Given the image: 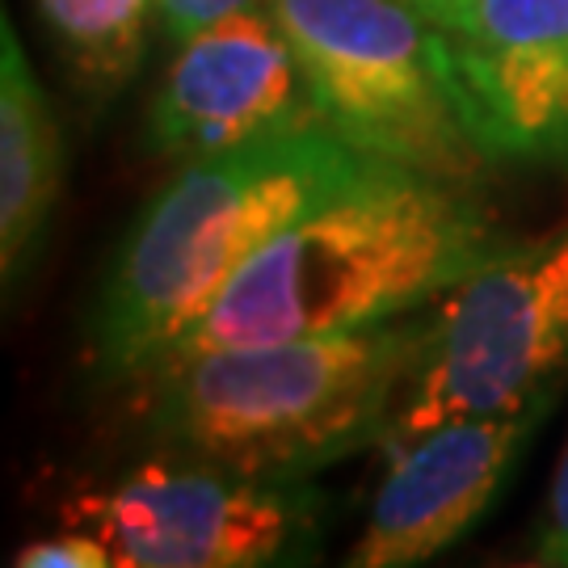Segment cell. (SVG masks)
Instances as JSON below:
<instances>
[{"label":"cell","instance_id":"13","mask_svg":"<svg viewBox=\"0 0 568 568\" xmlns=\"http://www.w3.org/2000/svg\"><path fill=\"white\" fill-rule=\"evenodd\" d=\"M535 560H539V565L568 568V443H565L560 464H556V476H551L544 518H539V535H535Z\"/></svg>","mask_w":568,"mask_h":568},{"label":"cell","instance_id":"8","mask_svg":"<svg viewBox=\"0 0 568 568\" xmlns=\"http://www.w3.org/2000/svg\"><path fill=\"white\" fill-rule=\"evenodd\" d=\"M304 68L270 9L244 4L178 39L152 98L148 131L161 156L203 161L312 114Z\"/></svg>","mask_w":568,"mask_h":568},{"label":"cell","instance_id":"10","mask_svg":"<svg viewBox=\"0 0 568 568\" xmlns=\"http://www.w3.org/2000/svg\"><path fill=\"white\" fill-rule=\"evenodd\" d=\"M63 140L51 98L21 51L13 21L0 18V265L13 283L55 211Z\"/></svg>","mask_w":568,"mask_h":568},{"label":"cell","instance_id":"15","mask_svg":"<svg viewBox=\"0 0 568 568\" xmlns=\"http://www.w3.org/2000/svg\"><path fill=\"white\" fill-rule=\"evenodd\" d=\"M400 4L413 9V13H422L426 21H434V26H438V30H447V34L467 13V0H400Z\"/></svg>","mask_w":568,"mask_h":568},{"label":"cell","instance_id":"6","mask_svg":"<svg viewBox=\"0 0 568 568\" xmlns=\"http://www.w3.org/2000/svg\"><path fill=\"white\" fill-rule=\"evenodd\" d=\"M60 523L98 535L114 568H262L304 548L316 497L304 480H262L185 455L81 488Z\"/></svg>","mask_w":568,"mask_h":568},{"label":"cell","instance_id":"9","mask_svg":"<svg viewBox=\"0 0 568 568\" xmlns=\"http://www.w3.org/2000/svg\"><path fill=\"white\" fill-rule=\"evenodd\" d=\"M447 39L488 148L568 173V0H467Z\"/></svg>","mask_w":568,"mask_h":568},{"label":"cell","instance_id":"1","mask_svg":"<svg viewBox=\"0 0 568 568\" xmlns=\"http://www.w3.org/2000/svg\"><path fill=\"white\" fill-rule=\"evenodd\" d=\"M497 248L506 236L476 190L379 169L286 224L164 358L400 321Z\"/></svg>","mask_w":568,"mask_h":568},{"label":"cell","instance_id":"14","mask_svg":"<svg viewBox=\"0 0 568 568\" xmlns=\"http://www.w3.org/2000/svg\"><path fill=\"white\" fill-rule=\"evenodd\" d=\"M244 4H257V0H161V21L178 39H185L199 26L224 18L232 9H244Z\"/></svg>","mask_w":568,"mask_h":568},{"label":"cell","instance_id":"11","mask_svg":"<svg viewBox=\"0 0 568 568\" xmlns=\"http://www.w3.org/2000/svg\"><path fill=\"white\" fill-rule=\"evenodd\" d=\"M39 13L72 81L93 98H110L135 81L161 0H39Z\"/></svg>","mask_w":568,"mask_h":568},{"label":"cell","instance_id":"12","mask_svg":"<svg viewBox=\"0 0 568 568\" xmlns=\"http://www.w3.org/2000/svg\"><path fill=\"white\" fill-rule=\"evenodd\" d=\"M13 565L21 568H114V556L98 535L81 527H63L60 535H47L18 548Z\"/></svg>","mask_w":568,"mask_h":568},{"label":"cell","instance_id":"5","mask_svg":"<svg viewBox=\"0 0 568 568\" xmlns=\"http://www.w3.org/2000/svg\"><path fill=\"white\" fill-rule=\"evenodd\" d=\"M568 371V220L506 244L426 307V337L379 450L467 413L556 392Z\"/></svg>","mask_w":568,"mask_h":568},{"label":"cell","instance_id":"7","mask_svg":"<svg viewBox=\"0 0 568 568\" xmlns=\"http://www.w3.org/2000/svg\"><path fill=\"white\" fill-rule=\"evenodd\" d=\"M556 392L501 413H467L387 455V476L349 551L354 568L426 565L476 527Z\"/></svg>","mask_w":568,"mask_h":568},{"label":"cell","instance_id":"3","mask_svg":"<svg viewBox=\"0 0 568 568\" xmlns=\"http://www.w3.org/2000/svg\"><path fill=\"white\" fill-rule=\"evenodd\" d=\"M422 312L325 337L173 354L140 375L148 426L190 459L262 480H307L384 443L422 354Z\"/></svg>","mask_w":568,"mask_h":568},{"label":"cell","instance_id":"4","mask_svg":"<svg viewBox=\"0 0 568 568\" xmlns=\"http://www.w3.org/2000/svg\"><path fill=\"white\" fill-rule=\"evenodd\" d=\"M312 105L366 156L476 190L501 161L485 140L447 30L400 0H265Z\"/></svg>","mask_w":568,"mask_h":568},{"label":"cell","instance_id":"2","mask_svg":"<svg viewBox=\"0 0 568 568\" xmlns=\"http://www.w3.org/2000/svg\"><path fill=\"white\" fill-rule=\"evenodd\" d=\"M379 169L392 164L354 148L321 110L190 161L122 241L93 325V358L105 375L140 379L286 224Z\"/></svg>","mask_w":568,"mask_h":568}]
</instances>
